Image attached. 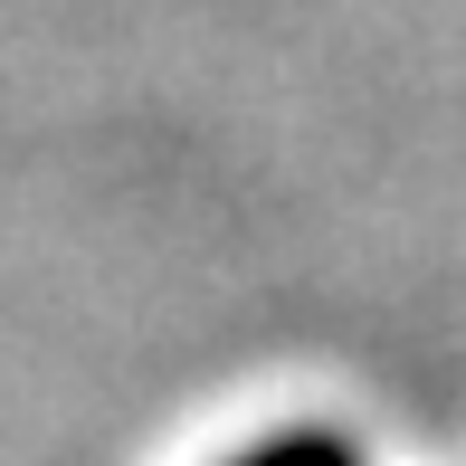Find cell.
Returning a JSON list of instances; mask_svg holds the SVG:
<instances>
[{
	"label": "cell",
	"mask_w": 466,
	"mask_h": 466,
	"mask_svg": "<svg viewBox=\"0 0 466 466\" xmlns=\"http://www.w3.org/2000/svg\"><path fill=\"white\" fill-rule=\"evenodd\" d=\"M238 466H362V448L333 438V429H286V438H267V448H248Z\"/></svg>",
	"instance_id": "obj_1"
}]
</instances>
